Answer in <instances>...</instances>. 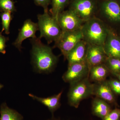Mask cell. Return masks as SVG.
I'll return each instance as SVG.
<instances>
[{
	"label": "cell",
	"mask_w": 120,
	"mask_h": 120,
	"mask_svg": "<svg viewBox=\"0 0 120 120\" xmlns=\"http://www.w3.org/2000/svg\"><path fill=\"white\" fill-rule=\"evenodd\" d=\"M30 39L32 45V63L35 71L40 73L52 72L58 62V57L54 54L52 48L42 43L39 38Z\"/></svg>",
	"instance_id": "6da1fadb"
},
{
	"label": "cell",
	"mask_w": 120,
	"mask_h": 120,
	"mask_svg": "<svg viewBox=\"0 0 120 120\" xmlns=\"http://www.w3.org/2000/svg\"><path fill=\"white\" fill-rule=\"evenodd\" d=\"M84 22L81 29L83 40L89 45L103 46L108 33L102 21L94 17Z\"/></svg>",
	"instance_id": "7a4b0ae2"
},
{
	"label": "cell",
	"mask_w": 120,
	"mask_h": 120,
	"mask_svg": "<svg viewBox=\"0 0 120 120\" xmlns=\"http://www.w3.org/2000/svg\"><path fill=\"white\" fill-rule=\"evenodd\" d=\"M40 39L44 38L48 44L56 42L60 38L62 30L57 20L50 15L48 11H44L42 14L37 16Z\"/></svg>",
	"instance_id": "3957f363"
},
{
	"label": "cell",
	"mask_w": 120,
	"mask_h": 120,
	"mask_svg": "<svg viewBox=\"0 0 120 120\" xmlns=\"http://www.w3.org/2000/svg\"><path fill=\"white\" fill-rule=\"evenodd\" d=\"M94 84L91 83L89 76L70 84L68 94L69 105L75 108H78L82 100L94 95Z\"/></svg>",
	"instance_id": "277c9868"
},
{
	"label": "cell",
	"mask_w": 120,
	"mask_h": 120,
	"mask_svg": "<svg viewBox=\"0 0 120 120\" xmlns=\"http://www.w3.org/2000/svg\"><path fill=\"white\" fill-rule=\"evenodd\" d=\"M98 0H70L69 9L85 22L94 17L98 10Z\"/></svg>",
	"instance_id": "5b68a950"
},
{
	"label": "cell",
	"mask_w": 120,
	"mask_h": 120,
	"mask_svg": "<svg viewBox=\"0 0 120 120\" xmlns=\"http://www.w3.org/2000/svg\"><path fill=\"white\" fill-rule=\"evenodd\" d=\"M82 40L83 35L81 29L62 32L60 38L55 42V46L60 50L64 59H66L69 53Z\"/></svg>",
	"instance_id": "8992f818"
},
{
	"label": "cell",
	"mask_w": 120,
	"mask_h": 120,
	"mask_svg": "<svg viewBox=\"0 0 120 120\" xmlns=\"http://www.w3.org/2000/svg\"><path fill=\"white\" fill-rule=\"evenodd\" d=\"M57 20L62 32L81 29L84 22L74 11L70 9L61 12Z\"/></svg>",
	"instance_id": "52a82bcc"
},
{
	"label": "cell",
	"mask_w": 120,
	"mask_h": 120,
	"mask_svg": "<svg viewBox=\"0 0 120 120\" xmlns=\"http://www.w3.org/2000/svg\"><path fill=\"white\" fill-rule=\"evenodd\" d=\"M90 68L86 60L68 66V70L63 75L62 79L71 84L89 76Z\"/></svg>",
	"instance_id": "ba28073f"
},
{
	"label": "cell",
	"mask_w": 120,
	"mask_h": 120,
	"mask_svg": "<svg viewBox=\"0 0 120 120\" xmlns=\"http://www.w3.org/2000/svg\"><path fill=\"white\" fill-rule=\"evenodd\" d=\"M39 30L37 23L32 22L30 19L26 20L24 22L22 28L19 30L18 36L13 43L16 48L21 51L23 42L26 39L34 38L37 37L36 33Z\"/></svg>",
	"instance_id": "9c48e42d"
},
{
	"label": "cell",
	"mask_w": 120,
	"mask_h": 120,
	"mask_svg": "<svg viewBox=\"0 0 120 120\" xmlns=\"http://www.w3.org/2000/svg\"><path fill=\"white\" fill-rule=\"evenodd\" d=\"M98 10L105 17L113 22H120V4L117 0H101Z\"/></svg>",
	"instance_id": "30bf717a"
},
{
	"label": "cell",
	"mask_w": 120,
	"mask_h": 120,
	"mask_svg": "<svg viewBox=\"0 0 120 120\" xmlns=\"http://www.w3.org/2000/svg\"><path fill=\"white\" fill-rule=\"evenodd\" d=\"M107 57L103 46L88 44L86 60L90 70L92 67L104 64Z\"/></svg>",
	"instance_id": "8fae6325"
},
{
	"label": "cell",
	"mask_w": 120,
	"mask_h": 120,
	"mask_svg": "<svg viewBox=\"0 0 120 120\" xmlns=\"http://www.w3.org/2000/svg\"><path fill=\"white\" fill-rule=\"evenodd\" d=\"M88 46V43L84 40L80 41L67 55L68 66L86 60Z\"/></svg>",
	"instance_id": "7c38bea8"
},
{
	"label": "cell",
	"mask_w": 120,
	"mask_h": 120,
	"mask_svg": "<svg viewBox=\"0 0 120 120\" xmlns=\"http://www.w3.org/2000/svg\"><path fill=\"white\" fill-rule=\"evenodd\" d=\"M94 95L104 100L108 103H113L115 101V97L107 81L94 83Z\"/></svg>",
	"instance_id": "4fadbf2b"
},
{
	"label": "cell",
	"mask_w": 120,
	"mask_h": 120,
	"mask_svg": "<svg viewBox=\"0 0 120 120\" xmlns=\"http://www.w3.org/2000/svg\"><path fill=\"white\" fill-rule=\"evenodd\" d=\"M107 57L120 58V39L108 33L103 46Z\"/></svg>",
	"instance_id": "5bb4252c"
},
{
	"label": "cell",
	"mask_w": 120,
	"mask_h": 120,
	"mask_svg": "<svg viewBox=\"0 0 120 120\" xmlns=\"http://www.w3.org/2000/svg\"><path fill=\"white\" fill-rule=\"evenodd\" d=\"M62 92L61 91L58 94L46 98L38 97L31 94H29V95L33 99L37 100L45 105L52 113H53L60 106V99Z\"/></svg>",
	"instance_id": "9a60e30c"
},
{
	"label": "cell",
	"mask_w": 120,
	"mask_h": 120,
	"mask_svg": "<svg viewBox=\"0 0 120 120\" xmlns=\"http://www.w3.org/2000/svg\"><path fill=\"white\" fill-rule=\"evenodd\" d=\"M112 109L108 102L96 97L92 102V112L93 115L103 120Z\"/></svg>",
	"instance_id": "2e32d148"
},
{
	"label": "cell",
	"mask_w": 120,
	"mask_h": 120,
	"mask_svg": "<svg viewBox=\"0 0 120 120\" xmlns=\"http://www.w3.org/2000/svg\"><path fill=\"white\" fill-rule=\"evenodd\" d=\"M109 72V69L105 64L95 65L90 69L89 79L95 83L103 82L106 80Z\"/></svg>",
	"instance_id": "e0dca14e"
},
{
	"label": "cell",
	"mask_w": 120,
	"mask_h": 120,
	"mask_svg": "<svg viewBox=\"0 0 120 120\" xmlns=\"http://www.w3.org/2000/svg\"><path fill=\"white\" fill-rule=\"evenodd\" d=\"M0 114V120H23L20 114L10 109L5 103L1 106Z\"/></svg>",
	"instance_id": "ac0fdd59"
},
{
	"label": "cell",
	"mask_w": 120,
	"mask_h": 120,
	"mask_svg": "<svg viewBox=\"0 0 120 120\" xmlns=\"http://www.w3.org/2000/svg\"><path fill=\"white\" fill-rule=\"evenodd\" d=\"M70 1V0H51L52 8L50 11L51 15L57 20L58 15L64 11Z\"/></svg>",
	"instance_id": "d6986e66"
},
{
	"label": "cell",
	"mask_w": 120,
	"mask_h": 120,
	"mask_svg": "<svg viewBox=\"0 0 120 120\" xmlns=\"http://www.w3.org/2000/svg\"><path fill=\"white\" fill-rule=\"evenodd\" d=\"M104 64L114 75L120 73V58L107 57Z\"/></svg>",
	"instance_id": "ffe728a7"
},
{
	"label": "cell",
	"mask_w": 120,
	"mask_h": 120,
	"mask_svg": "<svg viewBox=\"0 0 120 120\" xmlns=\"http://www.w3.org/2000/svg\"><path fill=\"white\" fill-rule=\"evenodd\" d=\"M11 13L9 12H2L0 14L2 25L1 32L4 31L7 34H9L10 33V24L12 19Z\"/></svg>",
	"instance_id": "44dd1931"
},
{
	"label": "cell",
	"mask_w": 120,
	"mask_h": 120,
	"mask_svg": "<svg viewBox=\"0 0 120 120\" xmlns=\"http://www.w3.org/2000/svg\"><path fill=\"white\" fill-rule=\"evenodd\" d=\"M15 4L13 0H0V11L1 12H15L16 11Z\"/></svg>",
	"instance_id": "7402d4cb"
},
{
	"label": "cell",
	"mask_w": 120,
	"mask_h": 120,
	"mask_svg": "<svg viewBox=\"0 0 120 120\" xmlns=\"http://www.w3.org/2000/svg\"><path fill=\"white\" fill-rule=\"evenodd\" d=\"M120 109H116L112 110L102 120H120Z\"/></svg>",
	"instance_id": "603a6c76"
},
{
	"label": "cell",
	"mask_w": 120,
	"mask_h": 120,
	"mask_svg": "<svg viewBox=\"0 0 120 120\" xmlns=\"http://www.w3.org/2000/svg\"><path fill=\"white\" fill-rule=\"evenodd\" d=\"M108 82L112 91L116 94H120V81L114 79Z\"/></svg>",
	"instance_id": "cb8c5ba5"
},
{
	"label": "cell",
	"mask_w": 120,
	"mask_h": 120,
	"mask_svg": "<svg viewBox=\"0 0 120 120\" xmlns=\"http://www.w3.org/2000/svg\"><path fill=\"white\" fill-rule=\"evenodd\" d=\"M37 6L42 7L44 11H48V8L51 4V0H33Z\"/></svg>",
	"instance_id": "d4e9b609"
},
{
	"label": "cell",
	"mask_w": 120,
	"mask_h": 120,
	"mask_svg": "<svg viewBox=\"0 0 120 120\" xmlns=\"http://www.w3.org/2000/svg\"><path fill=\"white\" fill-rule=\"evenodd\" d=\"M2 32H0V53L5 54L6 52L5 49L8 38L2 35Z\"/></svg>",
	"instance_id": "484cf974"
},
{
	"label": "cell",
	"mask_w": 120,
	"mask_h": 120,
	"mask_svg": "<svg viewBox=\"0 0 120 120\" xmlns=\"http://www.w3.org/2000/svg\"><path fill=\"white\" fill-rule=\"evenodd\" d=\"M116 75L117 76V77H118V79H119V80H120V74H116Z\"/></svg>",
	"instance_id": "4316f807"
},
{
	"label": "cell",
	"mask_w": 120,
	"mask_h": 120,
	"mask_svg": "<svg viewBox=\"0 0 120 120\" xmlns=\"http://www.w3.org/2000/svg\"><path fill=\"white\" fill-rule=\"evenodd\" d=\"M50 120H58V119H56V118H54V117H53Z\"/></svg>",
	"instance_id": "83f0119b"
},
{
	"label": "cell",
	"mask_w": 120,
	"mask_h": 120,
	"mask_svg": "<svg viewBox=\"0 0 120 120\" xmlns=\"http://www.w3.org/2000/svg\"><path fill=\"white\" fill-rule=\"evenodd\" d=\"M2 87H3V86L0 84V89H1V88H2Z\"/></svg>",
	"instance_id": "f1b7e54d"
},
{
	"label": "cell",
	"mask_w": 120,
	"mask_h": 120,
	"mask_svg": "<svg viewBox=\"0 0 120 120\" xmlns=\"http://www.w3.org/2000/svg\"><path fill=\"white\" fill-rule=\"evenodd\" d=\"M118 2H119V3H120V0H118Z\"/></svg>",
	"instance_id": "f546056e"
}]
</instances>
